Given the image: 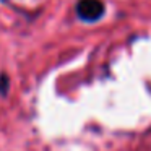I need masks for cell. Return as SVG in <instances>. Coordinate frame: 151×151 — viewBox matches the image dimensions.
I'll return each instance as SVG.
<instances>
[{
	"mask_svg": "<svg viewBox=\"0 0 151 151\" xmlns=\"http://www.w3.org/2000/svg\"><path fill=\"white\" fill-rule=\"evenodd\" d=\"M76 15L83 21H96L104 15V4L101 0H78Z\"/></svg>",
	"mask_w": 151,
	"mask_h": 151,
	"instance_id": "cell-1",
	"label": "cell"
},
{
	"mask_svg": "<svg viewBox=\"0 0 151 151\" xmlns=\"http://www.w3.org/2000/svg\"><path fill=\"white\" fill-rule=\"evenodd\" d=\"M8 89H10V78H8V75L2 73V75H0V94L7 96Z\"/></svg>",
	"mask_w": 151,
	"mask_h": 151,
	"instance_id": "cell-2",
	"label": "cell"
}]
</instances>
